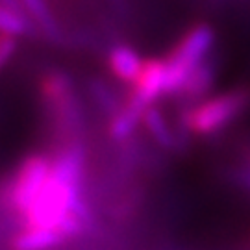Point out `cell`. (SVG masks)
<instances>
[{
    "mask_svg": "<svg viewBox=\"0 0 250 250\" xmlns=\"http://www.w3.org/2000/svg\"><path fill=\"white\" fill-rule=\"evenodd\" d=\"M250 106V93L247 89L226 91L215 97H206L195 102L184 115L186 130L200 137L221 134L237 121Z\"/></svg>",
    "mask_w": 250,
    "mask_h": 250,
    "instance_id": "1",
    "label": "cell"
},
{
    "mask_svg": "<svg viewBox=\"0 0 250 250\" xmlns=\"http://www.w3.org/2000/svg\"><path fill=\"white\" fill-rule=\"evenodd\" d=\"M215 45V30L208 22H198L188 30L176 46L165 58L167 63V93L165 97H180L193 69L209 58Z\"/></svg>",
    "mask_w": 250,
    "mask_h": 250,
    "instance_id": "2",
    "label": "cell"
},
{
    "mask_svg": "<svg viewBox=\"0 0 250 250\" xmlns=\"http://www.w3.org/2000/svg\"><path fill=\"white\" fill-rule=\"evenodd\" d=\"M52 170V158L46 154H30L22 160L8 184L9 206L22 215L45 188Z\"/></svg>",
    "mask_w": 250,
    "mask_h": 250,
    "instance_id": "3",
    "label": "cell"
},
{
    "mask_svg": "<svg viewBox=\"0 0 250 250\" xmlns=\"http://www.w3.org/2000/svg\"><path fill=\"white\" fill-rule=\"evenodd\" d=\"M41 91H43L45 102L52 109L54 117L65 128L74 126L78 123L80 107H78V100H76V95H74V85H72L71 78L67 74H63V72H48L43 78Z\"/></svg>",
    "mask_w": 250,
    "mask_h": 250,
    "instance_id": "4",
    "label": "cell"
},
{
    "mask_svg": "<svg viewBox=\"0 0 250 250\" xmlns=\"http://www.w3.org/2000/svg\"><path fill=\"white\" fill-rule=\"evenodd\" d=\"M165 93H167V63H165V58L163 60L161 58H148V60H145L143 71L134 82L126 102L139 107L141 111H146L150 106H156V102L161 97H165Z\"/></svg>",
    "mask_w": 250,
    "mask_h": 250,
    "instance_id": "5",
    "label": "cell"
},
{
    "mask_svg": "<svg viewBox=\"0 0 250 250\" xmlns=\"http://www.w3.org/2000/svg\"><path fill=\"white\" fill-rule=\"evenodd\" d=\"M145 60L135 48L128 45H115L107 54V67L111 74L123 83L134 85L137 76L143 71Z\"/></svg>",
    "mask_w": 250,
    "mask_h": 250,
    "instance_id": "6",
    "label": "cell"
},
{
    "mask_svg": "<svg viewBox=\"0 0 250 250\" xmlns=\"http://www.w3.org/2000/svg\"><path fill=\"white\" fill-rule=\"evenodd\" d=\"M67 241V237L60 230H48V228H28L24 226L11 239L13 250H50L60 247Z\"/></svg>",
    "mask_w": 250,
    "mask_h": 250,
    "instance_id": "7",
    "label": "cell"
},
{
    "mask_svg": "<svg viewBox=\"0 0 250 250\" xmlns=\"http://www.w3.org/2000/svg\"><path fill=\"white\" fill-rule=\"evenodd\" d=\"M215 78H217V67H215L213 58H208L200 65H197L193 69V72L189 74V78L186 80V85H184L180 97L195 100V102L204 100L208 97L209 89L213 87Z\"/></svg>",
    "mask_w": 250,
    "mask_h": 250,
    "instance_id": "8",
    "label": "cell"
},
{
    "mask_svg": "<svg viewBox=\"0 0 250 250\" xmlns=\"http://www.w3.org/2000/svg\"><path fill=\"white\" fill-rule=\"evenodd\" d=\"M143 113L139 107L132 106L130 102H126L119 107V111L109 117V126H107V132L109 137L117 141V143H123L128 141L132 135L135 134V130L139 128V125L143 123Z\"/></svg>",
    "mask_w": 250,
    "mask_h": 250,
    "instance_id": "9",
    "label": "cell"
},
{
    "mask_svg": "<svg viewBox=\"0 0 250 250\" xmlns=\"http://www.w3.org/2000/svg\"><path fill=\"white\" fill-rule=\"evenodd\" d=\"M141 125L145 126V130L154 139V143L160 145L161 148L170 150V148H174L178 145V135L174 134V130L169 126V121H167L165 113L156 106H150L145 111Z\"/></svg>",
    "mask_w": 250,
    "mask_h": 250,
    "instance_id": "10",
    "label": "cell"
},
{
    "mask_svg": "<svg viewBox=\"0 0 250 250\" xmlns=\"http://www.w3.org/2000/svg\"><path fill=\"white\" fill-rule=\"evenodd\" d=\"M34 30V22L30 21L21 6L0 2V36L24 37Z\"/></svg>",
    "mask_w": 250,
    "mask_h": 250,
    "instance_id": "11",
    "label": "cell"
},
{
    "mask_svg": "<svg viewBox=\"0 0 250 250\" xmlns=\"http://www.w3.org/2000/svg\"><path fill=\"white\" fill-rule=\"evenodd\" d=\"M21 4H22L24 13L34 22V26H37L48 36L58 34V22H56L52 9L46 0H21Z\"/></svg>",
    "mask_w": 250,
    "mask_h": 250,
    "instance_id": "12",
    "label": "cell"
},
{
    "mask_svg": "<svg viewBox=\"0 0 250 250\" xmlns=\"http://www.w3.org/2000/svg\"><path fill=\"white\" fill-rule=\"evenodd\" d=\"M232 180L243 191L250 193V148L243 152L241 163L232 170Z\"/></svg>",
    "mask_w": 250,
    "mask_h": 250,
    "instance_id": "13",
    "label": "cell"
},
{
    "mask_svg": "<svg viewBox=\"0 0 250 250\" xmlns=\"http://www.w3.org/2000/svg\"><path fill=\"white\" fill-rule=\"evenodd\" d=\"M17 52V39L9 36H0V71L11 62Z\"/></svg>",
    "mask_w": 250,
    "mask_h": 250,
    "instance_id": "14",
    "label": "cell"
}]
</instances>
